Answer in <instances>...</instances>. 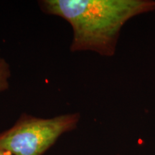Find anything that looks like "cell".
Returning a JSON list of instances; mask_svg holds the SVG:
<instances>
[{"label": "cell", "mask_w": 155, "mask_h": 155, "mask_svg": "<svg viewBox=\"0 0 155 155\" xmlns=\"http://www.w3.org/2000/svg\"><path fill=\"white\" fill-rule=\"evenodd\" d=\"M47 15L65 19L73 29L71 52L113 55L120 30L129 19L153 8L154 2L136 0H42Z\"/></svg>", "instance_id": "1"}, {"label": "cell", "mask_w": 155, "mask_h": 155, "mask_svg": "<svg viewBox=\"0 0 155 155\" xmlns=\"http://www.w3.org/2000/svg\"><path fill=\"white\" fill-rule=\"evenodd\" d=\"M80 114L49 119L23 113L11 128L0 133V148L10 155H42L63 134L74 130Z\"/></svg>", "instance_id": "2"}, {"label": "cell", "mask_w": 155, "mask_h": 155, "mask_svg": "<svg viewBox=\"0 0 155 155\" xmlns=\"http://www.w3.org/2000/svg\"><path fill=\"white\" fill-rule=\"evenodd\" d=\"M10 77V66L7 61L0 54V93L5 91L9 88V81Z\"/></svg>", "instance_id": "3"}, {"label": "cell", "mask_w": 155, "mask_h": 155, "mask_svg": "<svg viewBox=\"0 0 155 155\" xmlns=\"http://www.w3.org/2000/svg\"><path fill=\"white\" fill-rule=\"evenodd\" d=\"M0 155H10L9 154V153H7V152H5V151H4L3 150H2L1 148H0Z\"/></svg>", "instance_id": "4"}]
</instances>
